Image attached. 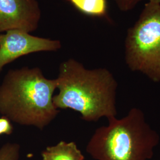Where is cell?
<instances>
[{
    "instance_id": "cell-1",
    "label": "cell",
    "mask_w": 160,
    "mask_h": 160,
    "mask_svg": "<svg viewBox=\"0 0 160 160\" xmlns=\"http://www.w3.org/2000/svg\"><path fill=\"white\" fill-rule=\"evenodd\" d=\"M55 80L59 93L53 96V103L57 109L79 112L87 122L116 116L118 84L108 69H88L70 58L60 64Z\"/></svg>"
},
{
    "instance_id": "cell-2",
    "label": "cell",
    "mask_w": 160,
    "mask_h": 160,
    "mask_svg": "<svg viewBox=\"0 0 160 160\" xmlns=\"http://www.w3.org/2000/svg\"><path fill=\"white\" fill-rule=\"evenodd\" d=\"M56 80L48 79L38 67L11 69L0 86V113L21 125L40 130L60 111L53 103Z\"/></svg>"
},
{
    "instance_id": "cell-3",
    "label": "cell",
    "mask_w": 160,
    "mask_h": 160,
    "mask_svg": "<svg viewBox=\"0 0 160 160\" xmlns=\"http://www.w3.org/2000/svg\"><path fill=\"white\" fill-rule=\"evenodd\" d=\"M108 126L97 128L86 147L96 160H148L160 142L158 132L145 119L143 111L134 108L126 116L108 119Z\"/></svg>"
},
{
    "instance_id": "cell-4",
    "label": "cell",
    "mask_w": 160,
    "mask_h": 160,
    "mask_svg": "<svg viewBox=\"0 0 160 160\" xmlns=\"http://www.w3.org/2000/svg\"><path fill=\"white\" fill-rule=\"evenodd\" d=\"M126 65L155 82H160V4L148 2L128 29L125 43Z\"/></svg>"
},
{
    "instance_id": "cell-5",
    "label": "cell",
    "mask_w": 160,
    "mask_h": 160,
    "mask_svg": "<svg viewBox=\"0 0 160 160\" xmlns=\"http://www.w3.org/2000/svg\"><path fill=\"white\" fill-rule=\"evenodd\" d=\"M61 41L33 36L20 29L0 33V72L7 64L19 58L40 52L57 51Z\"/></svg>"
},
{
    "instance_id": "cell-6",
    "label": "cell",
    "mask_w": 160,
    "mask_h": 160,
    "mask_svg": "<svg viewBox=\"0 0 160 160\" xmlns=\"http://www.w3.org/2000/svg\"><path fill=\"white\" fill-rule=\"evenodd\" d=\"M41 14L38 0H0V33L12 29L31 33L38 28Z\"/></svg>"
},
{
    "instance_id": "cell-7",
    "label": "cell",
    "mask_w": 160,
    "mask_h": 160,
    "mask_svg": "<svg viewBox=\"0 0 160 160\" xmlns=\"http://www.w3.org/2000/svg\"><path fill=\"white\" fill-rule=\"evenodd\" d=\"M43 160H84L85 157L74 142L60 141L41 153Z\"/></svg>"
},
{
    "instance_id": "cell-8",
    "label": "cell",
    "mask_w": 160,
    "mask_h": 160,
    "mask_svg": "<svg viewBox=\"0 0 160 160\" xmlns=\"http://www.w3.org/2000/svg\"><path fill=\"white\" fill-rule=\"evenodd\" d=\"M81 13L91 17H103L108 14L107 0H68Z\"/></svg>"
},
{
    "instance_id": "cell-9",
    "label": "cell",
    "mask_w": 160,
    "mask_h": 160,
    "mask_svg": "<svg viewBox=\"0 0 160 160\" xmlns=\"http://www.w3.org/2000/svg\"><path fill=\"white\" fill-rule=\"evenodd\" d=\"M20 149L17 143H6L0 148V160H18Z\"/></svg>"
},
{
    "instance_id": "cell-10",
    "label": "cell",
    "mask_w": 160,
    "mask_h": 160,
    "mask_svg": "<svg viewBox=\"0 0 160 160\" xmlns=\"http://www.w3.org/2000/svg\"><path fill=\"white\" fill-rule=\"evenodd\" d=\"M119 10L128 12L133 10L138 4L142 0H113Z\"/></svg>"
},
{
    "instance_id": "cell-11",
    "label": "cell",
    "mask_w": 160,
    "mask_h": 160,
    "mask_svg": "<svg viewBox=\"0 0 160 160\" xmlns=\"http://www.w3.org/2000/svg\"><path fill=\"white\" fill-rule=\"evenodd\" d=\"M14 129L11 120L5 116L0 118V136L2 135H10Z\"/></svg>"
},
{
    "instance_id": "cell-12",
    "label": "cell",
    "mask_w": 160,
    "mask_h": 160,
    "mask_svg": "<svg viewBox=\"0 0 160 160\" xmlns=\"http://www.w3.org/2000/svg\"><path fill=\"white\" fill-rule=\"evenodd\" d=\"M149 2H155V3H159V4H160V0H149Z\"/></svg>"
}]
</instances>
